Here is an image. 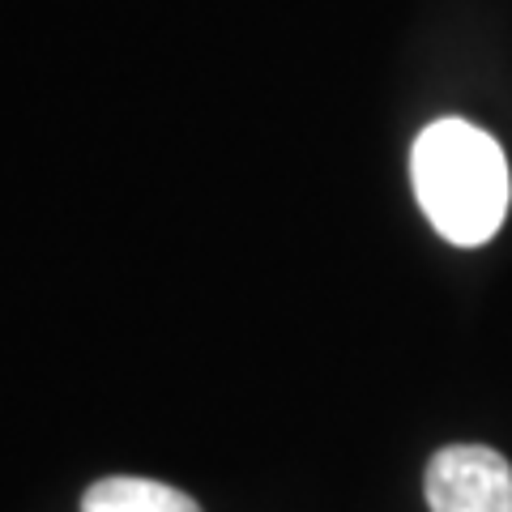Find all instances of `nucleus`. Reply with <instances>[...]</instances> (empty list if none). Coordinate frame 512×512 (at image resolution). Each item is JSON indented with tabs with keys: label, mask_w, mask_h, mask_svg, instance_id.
<instances>
[{
	"label": "nucleus",
	"mask_w": 512,
	"mask_h": 512,
	"mask_svg": "<svg viewBox=\"0 0 512 512\" xmlns=\"http://www.w3.org/2000/svg\"><path fill=\"white\" fill-rule=\"evenodd\" d=\"M82 512H201L197 500L154 478H99L82 495Z\"/></svg>",
	"instance_id": "7ed1b4c3"
},
{
	"label": "nucleus",
	"mask_w": 512,
	"mask_h": 512,
	"mask_svg": "<svg viewBox=\"0 0 512 512\" xmlns=\"http://www.w3.org/2000/svg\"><path fill=\"white\" fill-rule=\"evenodd\" d=\"M414 192L448 244L478 248L508 218V158L500 141L466 120L427 124L410 154Z\"/></svg>",
	"instance_id": "f257e3e1"
},
{
	"label": "nucleus",
	"mask_w": 512,
	"mask_h": 512,
	"mask_svg": "<svg viewBox=\"0 0 512 512\" xmlns=\"http://www.w3.org/2000/svg\"><path fill=\"white\" fill-rule=\"evenodd\" d=\"M423 495L431 512H512V461L487 444H448L431 457Z\"/></svg>",
	"instance_id": "f03ea898"
}]
</instances>
